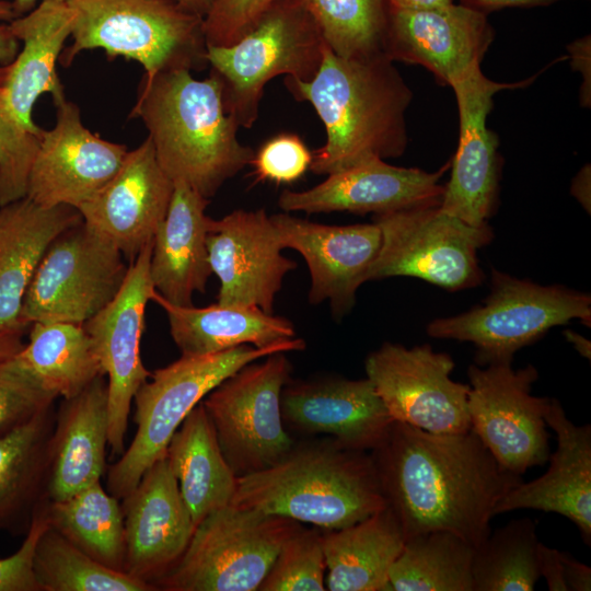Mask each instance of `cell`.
<instances>
[{"instance_id": "46", "label": "cell", "mask_w": 591, "mask_h": 591, "mask_svg": "<svg viewBox=\"0 0 591 591\" xmlns=\"http://www.w3.org/2000/svg\"><path fill=\"white\" fill-rule=\"evenodd\" d=\"M571 68L582 76V84L579 89L580 105L587 108L591 106V37L586 35L577 38L567 46Z\"/></svg>"}, {"instance_id": "49", "label": "cell", "mask_w": 591, "mask_h": 591, "mask_svg": "<svg viewBox=\"0 0 591 591\" xmlns=\"http://www.w3.org/2000/svg\"><path fill=\"white\" fill-rule=\"evenodd\" d=\"M27 326L0 327V362L15 356L24 346L23 334Z\"/></svg>"}, {"instance_id": "51", "label": "cell", "mask_w": 591, "mask_h": 591, "mask_svg": "<svg viewBox=\"0 0 591 591\" xmlns=\"http://www.w3.org/2000/svg\"><path fill=\"white\" fill-rule=\"evenodd\" d=\"M19 39L11 31L9 23L0 24V68L13 61L19 53Z\"/></svg>"}, {"instance_id": "8", "label": "cell", "mask_w": 591, "mask_h": 591, "mask_svg": "<svg viewBox=\"0 0 591 591\" xmlns=\"http://www.w3.org/2000/svg\"><path fill=\"white\" fill-rule=\"evenodd\" d=\"M571 320L590 326V294L561 286H541L494 268L490 292L483 304L430 322L427 334L472 343L478 366L511 363L518 350Z\"/></svg>"}, {"instance_id": "27", "label": "cell", "mask_w": 591, "mask_h": 591, "mask_svg": "<svg viewBox=\"0 0 591 591\" xmlns=\"http://www.w3.org/2000/svg\"><path fill=\"white\" fill-rule=\"evenodd\" d=\"M209 199L184 183H174L172 199L153 240L150 277L155 291L175 305H193L212 274L207 248Z\"/></svg>"}, {"instance_id": "56", "label": "cell", "mask_w": 591, "mask_h": 591, "mask_svg": "<svg viewBox=\"0 0 591 591\" xmlns=\"http://www.w3.org/2000/svg\"><path fill=\"white\" fill-rule=\"evenodd\" d=\"M37 0H13L12 7L16 16H21L36 7ZM42 1V0H40ZM56 1H67V0H56Z\"/></svg>"}, {"instance_id": "26", "label": "cell", "mask_w": 591, "mask_h": 591, "mask_svg": "<svg viewBox=\"0 0 591 591\" xmlns=\"http://www.w3.org/2000/svg\"><path fill=\"white\" fill-rule=\"evenodd\" d=\"M74 12L67 1L42 0L30 12L9 25L22 49L8 66L0 68V88L18 119L33 134L43 128L33 119L36 101L50 93L54 104L66 99L57 62L71 37Z\"/></svg>"}, {"instance_id": "54", "label": "cell", "mask_w": 591, "mask_h": 591, "mask_svg": "<svg viewBox=\"0 0 591 591\" xmlns=\"http://www.w3.org/2000/svg\"><path fill=\"white\" fill-rule=\"evenodd\" d=\"M565 336L568 341H570L575 349L584 358H588L590 360L591 357V343L590 340H587L583 336L572 332V331H566Z\"/></svg>"}, {"instance_id": "53", "label": "cell", "mask_w": 591, "mask_h": 591, "mask_svg": "<svg viewBox=\"0 0 591 591\" xmlns=\"http://www.w3.org/2000/svg\"><path fill=\"white\" fill-rule=\"evenodd\" d=\"M393 8L417 9L448 5L454 0H387Z\"/></svg>"}, {"instance_id": "10", "label": "cell", "mask_w": 591, "mask_h": 591, "mask_svg": "<svg viewBox=\"0 0 591 591\" xmlns=\"http://www.w3.org/2000/svg\"><path fill=\"white\" fill-rule=\"evenodd\" d=\"M439 206L374 215L382 240L366 281L414 277L451 291L484 281L477 251L491 242V228L471 225Z\"/></svg>"}, {"instance_id": "48", "label": "cell", "mask_w": 591, "mask_h": 591, "mask_svg": "<svg viewBox=\"0 0 591 591\" xmlns=\"http://www.w3.org/2000/svg\"><path fill=\"white\" fill-rule=\"evenodd\" d=\"M560 557L568 591H590L591 568L577 560L568 552H560Z\"/></svg>"}, {"instance_id": "20", "label": "cell", "mask_w": 591, "mask_h": 591, "mask_svg": "<svg viewBox=\"0 0 591 591\" xmlns=\"http://www.w3.org/2000/svg\"><path fill=\"white\" fill-rule=\"evenodd\" d=\"M270 219L281 247L296 250L308 264L310 303L327 300L337 318L350 312L356 292L380 251V228L374 222L322 224L288 213Z\"/></svg>"}, {"instance_id": "9", "label": "cell", "mask_w": 591, "mask_h": 591, "mask_svg": "<svg viewBox=\"0 0 591 591\" xmlns=\"http://www.w3.org/2000/svg\"><path fill=\"white\" fill-rule=\"evenodd\" d=\"M300 522L231 505L204 518L177 563L154 582L165 591H255Z\"/></svg>"}, {"instance_id": "25", "label": "cell", "mask_w": 591, "mask_h": 591, "mask_svg": "<svg viewBox=\"0 0 591 591\" xmlns=\"http://www.w3.org/2000/svg\"><path fill=\"white\" fill-rule=\"evenodd\" d=\"M545 421L556 433L557 448L541 477L520 482L498 502L495 514L518 509L554 512L570 520L591 544V427L576 426L559 401L551 398Z\"/></svg>"}, {"instance_id": "7", "label": "cell", "mask_w": 591, "mask_h": 591, "mask_svg": "<svg viewBox=\"0 0 591 591\" xmlns=\"http://www.w3.org/2000/svg\"><path fill=\"white\" fill-rule=\"evenodd\" d=\"M326 43L300 0L276 1L239 40L207 48L227 113L250 129L259 115L265 85L279 76L308 82L316 74Z\"/></svg>"}, {"instance_id": "37", "label": "cell", "mask_w": 591, "mask_h": 591, "mask_svg": "<svg viewBox=\"0 0 591 591\" xmlns=\"http://www.w3.org/2000/svg\"><path fill=\"white\" fill-rule=\"evenodd\" d=\"M536 523L514 519L474 547L473 591H532L540 579Z\"/></svg>"}, {"instance_id": "21", "label": "cell", "mask_w": 591, "mask_h": 591, "mask_svg": "<svg viewBox=\"0 0 591 591\" xmlns=\"http://www.w3.org/2000/svg\"><path fill=\"white\" fill-rule=\"evenodd\" d=\"M174 183L160 166L151 140L128 151L115 176L78 211L82 222L131 262L164 220Z\"/></svg>"}, {"instance_id": "5", "label": "cell", "mask_w": 591, "mask_h": 591, "mask_svg": "<svg viewBox=\"0 0 591 591\" xmlns=\"http://www.w3.org/2000/svg\"><path fill=\"white\" fill-rule=\"evenodd\" d=\"M74 12L72 43L59 61L68 67L84 50L139 62L144 80L164 71L208 67L202 16L176 0H67Z\"/></svg>"}, {"instance_id": "35", "label": "cell", "mask_w": 591, "mask_h": 591, "mask_svg": "<svg viewBox=\"0 0 591 591\" xmlns=\"http://www.w3.org/2000/svg\"><path fill=\"white\" fill-rule=\"evenodd\" d=\"M49 525L99 563L119 571L125 567L121 506L101 480L71 497L46 501Z\"/></svg>"}, {"instance_id": "40", "label": "cell", "mask_w": 591, "mask_h": 591, "mask_svg": "<svg viewBox=\"0 0 591 591\" xmlns=\"http://www.w3.org/2000/svg\"><path fill=\"white\" fill-rule=\"evenodd\" d=\"M325 557L321 533L300 526L282 544L260 591H323Z\"/></svg>"}, {"instance_id": "31", "label": "cell", "mask_w": 591, "mask_h": 591, "mask_svg": "<svg viewBox=\"0 0 591 591\" xmlns=\"http://www.w3.org/2000/svg\"><path fill=\"white\" fill-rule=\"evenodd\" d=\"M321 540L327 590H390V569L406 538L387 507L352 525L324 531Z\"/></svg>"}, {"instance_id": "32", "label": "cell", "mask_w": 591, "mask_h": 591, "mask_svg": "<svg viewBox=\"0 0 591 591\" xmlns=\"http://www.w3.org/2000/svg\"><path fill=\"white\" fill-rule=\"evenodd\" d=\"M165 455L195 526L231 503L237 476L221 452L201 402L174 432Z\"/></svg>"}, {"instance_id": "42", "label": "cell", "mask_w": 591, "mask_h": 591, "mask_svg": "<svg viewBox=\"0 0 591 591\" xmlns=\"http://www.w3.org/2000/svg\"><path fill=\"white\" fill-rule=\"evenodd\" d=\"M56 398L15 356L0 362V436L53 407Z\"/></svg>"}, {"instance_id": "28", "label": "cell", "mask_w": 591, "mask_h": 591, "mask_svg": "<svg viewBox=\"0 0 591 591\" xmlns=\"http://www.w3.org/2000/svg\"><path fill=\"white\" fill-rule=\"evenodd\" d=\"M108 440L107 383L95 379L56 414L50 440L47 501L63 500L100 482Z\"/></svg>"}, {"instance_id": "17", "label": "cell", "mask_w": 591, "mask_h": 591, "mask_svg": "<svg viewBox=\"0 0 591 591\" xmlns=\"http://www.w3.org/2000/svg\"><path fill=\"white\" fill-rule=\"evenodd\" d=\"M534 80L503 83L488 79L482 68L451 88L460 120L457 149L440 208L474 227L488 224L499 194V138L487 127L494 96L506 89L524 88Z\"/></svg>"}, {"instance_id": "23", "label": "cell", "mask_w": 591, "mask_h": 591, "mask_svg": "<svg viewBox=\"0 0 591 591\" xmlns=\"http://www.w3.org/2000/svg\"><path fill=\"white\" fill-rule=\"evenodd\" d=\"M121 511L124 571L153 586L181 558L196 528L165 454L123 498Z\"/></svg>"}, {"instance_id": "15", "label": "cell", "mask_w": 591, "mask_h": 591, "mask_svg": "<svg viewBox=\"0 0 591 591\" xmlns=\"http://www.w3.org/2000/svg\"><path fill=\"white\" fill-rule=\"evenodd\" d=\"M152 242L128 266L116 297L83 327L89 334L104 375H107V444L113 454L125 451L128 415L139 387L150 372L142 363L140 340L147 303L155 291L150 277Z\"/></svg>"}, {"instance_id": "38", "label": "cell", "mask_w": 591, "mask_h": 591, "mask_svg": "<svg viewBox=\"0 0 591 591\" xmlns=\"http://www.w3.org/2000/svg\"><path fill=\"white\" fill-rule=\"evenodd\" d=\"M33 570L40 591H152L153 586L112 569L50 525L39 536Z\"/></svg>"}, {"instance_id": "45", "label": "cell", "mask_w": 591, "mask_h": 591, "mask_svg": "<svg viewBox=\"0 0 591 591\" xmlns=\"http://www.w3.org/2000/svg\"><path fill=\"white\" fill-rule=\"evenodd\" d=\"M49 526L44 505L34 513L20 548L0 559V591H40L33 570L36 543Z\"/></svg>"}, {"instance_id": "33", "label": "cell", "mask_w": 591, "mask_h": 591, "mask_svg": "<svg viewBox=\"0 0 591 591\" xmlns=\"http://www.w3.org/2000/svg\"><path fill=\"white\" fill-rule=\"evenodd\" d=\"M53 407L0 436V530L26 533L46 499Z\"/></svg>"}, {"instance_id": "34", "label": "cell", "mask_w": 591, "mask_h": 591, "mask_svg": "<svg viewBox=\"0 0 591 591\" xmlns=\"http://www.w3.org/2000/svg\"><path fill=\"white\" fill-rule=\"evenodd\" d=\"M30 339L15 355L47 391L69 399L104 375L83 324L32 323Z\"/></svg>"}, {"instance_id": "13", "label": "cell", "mask_w": 591, "mask_h": 591, "mask_svg": "<svg viewBox=\"0 0 591 591\" xmlns=\"http://www.w3.org/2000/svg\"><path fill=\"white\" fill-rule=\"evenodd\" d=\"M467 410L471 430L499 466L521 476L549 457L545 415L549 397L531 394L535 367L511 363L471 364Z\"/></svg>"}, {"instance_id": "55", "label": "cell", "mask_w": 591, "mask_h": 591, "mask_svg": "<svg viewBox=\"0 0 591 591\" xmlns=\"http://www.w3.org/2000/svg\"><path fill=\"white\" fill-rule=\"evenodd\" d=\"M182 7L188 11L204 16L207 12L211 0H176Z\"/></svg>"}, {"instance_id": "44", "label": "cell", "mask_w": 591, "mask_h": 591, "mask_svg": "<svg viewBox=\"0 0 591 591\" xmlns=\"http://www.w3.org/2000/svg\"><path fill=\"white\" fill-rule=\"evenodd\" d=\"M278 0H211L202 16L208 46L228 47L248 32Z\"/></svg>"}, {"instance_id": "52", "label": "cell", "mask_w": 591, "mask_h": 591, "mask_svg": "<svg viewBox=\"0 0 591 591\" xmlns=\"http://www.w3.org/2000/svg\"><path fill=\"white\" fill-rule=\"evenodd\" d=\"M590 164H586L571 183L570 193L590 213Z\"/></svg>"}, {"instance_id": "43", "label": "cell", "mask_w": 591, "mask_h": 591, "mask_svg": "<svg viewBox=\"0 0 591 591\" xmlns=\"http://www.w3.org/2000/svg\"><path fill=\"white\" fill-rule=\"evenodd\" d=\"M312 158V152L297 134L283 132L264 142L254 153L251 165L257 181L291 184L310 170Z\"/></svg>"}, {"instance_id": "12", "label": "cell", "mask_w": 591, "mask_h": 591, "mask_svg": "<svg viewBox=\"0 0 591 591\" xmlns=\"http://www.w3.org/2000/svg\"><path fill=\"white\" fill-rule=\"evenodd\" d=\"M111 242L82 221L47 248L23 298L20 320L84 324L120 290L128 267Z\"/></svg>"}, {"instance_id": "6", "label": "cell", "mask_w": 591, "mask_h": 591, "mask_svg": "<svg viewBox=\"0 0 591 591\" xmlns=\"http://www.w3.org/2000/svg\"><path fill=\"white\" fill-rule=\"evenodd\" d=\"M303 349L305 341L299 337L265 348L241 345L210 355L182 356L155 370L134 397L137 431L128 449L108 468L107 491L118 500L129 494L143 473L165 454L190 410L228 376L268 355Z\"/></svg>"}, {"instance_id": "14", "label": "cell", "mask_w": 591, "mask_h": 591, "mask_svg": "<svg viewBox=\"0 0 591 591\" xmlns=\"http://www.w3.org/2000/svg\"><path fill=\"white\" fill-rule=\"evenodd\" d=\"M452 357L430 345L406 348L384 343L366 359L367 378L394 421L432 433L471 430L468 384L450 378Z\"/></svg>"}, {"instance_id": "4", "label": "cell", "mask_w": 591, "mask_h": 591, "mask_svg": "<svg viewBox=\"0 0 591 591\" xmlns=\"http://www.w3.org/2000/svg\"><path fill=\"white\" fill-rule=\"evenodd\" d=\"M231 506L339 530L386 508L367 451L335 440L296 445L279 462L239 476Z\"/></svg>"}, {"instance_id": "30", "label": "cell", "mask_w": 591, "mask_h": 591, "mask_svg": "<svg viewBox=\"0 0 591 591\" xmlns=\"http://www.w3.org/2000/svg\"><path fill=\"white\" fill-rule=\"evenodd\" d=\"M151 300L165 311L171 336L182 356L210 355L241 345L265 348L297 337L291 321L257 306H182L170 303L157 291Z\"/></svg>"}, {"instance_id": "29", "label": "cell", "mask_w": 591, "mask_h": 591, "mask_svg": "<svg viewBox=\"0 0 591 591\" xmlns=\"http://www.w3.org/2000/svg\"><path fill=\"white\" fill-rule=\"evenodd\" d=\"M81 221L76 208H46L28 197L0 207V327H28L20 313L33 275L54 240Z\"/></svg>"}, {"instance_id": "16", "label": "cell", "mask_w": 591, "mask_h": 591, "mask_svg": "<svg viewBox=\"0 0 591 591\" xmlns=\"http://www.w3.org/2000/svg\"><path fill=\"white\" fill-rule=\"evenodd\" d=\"M55 107L56 123L40 135L26 197L46 208L78 210L115 176L129 150L89 130L76 103L65 99Z\"/></svg>"}, {"instance_id": "11", "label": "cell", "mask_w": 591, "mask_h": 591, "mask_svg": "<svg viewBox=\"0 0 591 591\" xmlns=\"http://www.w3.org/2000/svg\"><path fill=\"white\" fill-rule=\"evenodd\" d=\"M252 361L223 380L201 401L221 452L239 476L279 462L294 447L281 415V391L290 380L286 352Z\"/></svg>"}, {"instance_id": "24", "label": "cell", "mask_w": 591, "mask_h": 591, "mask_svg": "<svg viewBox=\"0 0 591 591\" xmlns=\"http://www.w3.org/2000/svg\"><path fill=\"white\" fill-rule=\"evenodd\" d=\"M280 403L285 426L303 434H329L351 450L371 452L394 422L368 378L289 380Z\"/></svg>"}, {"instance_id": "18", "label": "cell", "mask_w": 591, "mask_h": 591, "mask_svg": "<svg viewBox=\"0 0 591 591\" xmlns=\"http://www.w3.org/2000/svg\"><path fill=\"white\" fill-rule=\"evenodd\" d=\"M494 37L486 13L463 3L391 7L383 51L393 61L422 66L451 88L480 68Z\"/></svg>"}, {"instance_id": "50", "label": "cell", "mask_w": 591, "mask_h": 591, "mask_svg": "<svg viewBox=\"0 0 591 591\" xmlns=\"http://www.w3.org/2000/svg\"><path fill=\"white\" fill-rule=\"evenodd\" d=\"M463 4L483 12L500 10L512 7L547 5L561 0H461Z\"/></svg>"}, {"instance_id": "1", "label": "cell", "mask_w": 591, "mask_h": 591, "mask_svg": "<svg viewBox=\"0 0 591 591\" xmlns=\"http://www.w3.org/2000/svg\"><path fill=\"white\" fill-rule=\"evenodd\" d=\"M370 453L405 538L449 531L475 547L491 532L498 502L522 482L499 466L472 430L432 433L394 421Z\"/></svg>"}, {"instance_id": "3", "label": "cell", "mask_w": 591, "mask_h": 591, "mask_svg": "<svg viewBox=\"0 0 591 591\" xmlns=\"http://www.w3.org/2000/svg\"><path fill=\"white\" fill-rule=\"evenodd\" d=\"M129 117L143 123L172 182L209 200L254 158L255 151L239 140L240 127L225 111L221 81L210 71L202 80L186 69L142 79Z\"/></svg>"}, {"instance_id": "47", "label": "cell", "mask_w": 591, "mask_h": 591, "mask_svg": "<svg viewBox=\"0 0 591 591\" xmlns=\"http://www.w3.org/2000/svg\"><path fill=\"white\" fill-rule=\"evenodd\" d=\"M540 576L545 578L549 591H568L564 579L560 552L543 543L538 544Z\"/></svg>"}, {"instance_id": "22", "label": "cell", "mask_w": 591, "mask_h": 591, "mask_svg": "<svg viewBox=\"0 0 591 591\" xmlns=\"http://www.w3.org/2000/svg\"><path fill=\"white\" fill-rule=\"evenodd\" d=\"M451 161L436 172L391 165L373 158L327 175L305 190H283L278 206L286 212L306 213L348 211L381 215L441 204L444 185L440 179Z\"/></svg>"}, {"instance_id": "2", "label": "cell", "mask_w": 591, "mask_h": 591, "mask_svg": "<svg viewBox=\"0 0 591 591\" xmlns=\"http://www.w3.org/2000/svg\"><path fill=\"white\" fill-rule=\"evenodd\" d=\"M285 85L297 101L312 105L325 127L313 173L329 175L373 158L404 154L413 91L385 54L345 58L325 45L314 78L285 77Z\"/></svg>"}, {"instance_id": "36", "label": "cell", "mask_w": 591, "mask_h": 591, "mask_svg": "<svg viewBox=\"0 0 591 591\" xmlns=\"http://www.w3.org/2000/svg\"><path fill=\"white\" fill-rule=\"evenodd\" d=\"M474 546L449 531H430L405 540L392 565L394 591H473Z\"/></svg>"}, {"instance_id": "57", "label": "cell", "mask_w": 591, "mask_h": 591, "mask_svg": "<svg viewBox=\"0 0 591 591\" xmlns=\"http://www.w3.org/2000/svg\"><path fill=\"white\" fill-rule=\"evenodd\" d=\"M15 18L18 16L13 10L12 2L0 0V21L9 23Z\"/></svg>"}, {"instance_id": "41", "label": "cell", "mask_w": 591, "mask_h": 591, "mask_svg": "<svg viewBox=\"0 0 591 591\" xmlns=\"http://www.w3.org/2000/svg\"><path fill=\"white\" fill-rule=\"evenodd\" d=\"M39 138L18 119L0 88V207L26 197Z\"/></svg>"}, {"instance_id": "19", "label": "cell", "mask_w": 591, "mask_h": 591, "mask_svg": "<svg viewBox=\"0 0 591 591\" xmlns=\"http://www.w3.org/2000/svg\"><path fill=\"white\" fill-rule=\"evenodd\" d=\"M207 248L212 274L220 280L217 303L273 313L282 280L297 263L281 254L265 209H236L221 219L209 218Z\"/></svg>"}, {"instance_id": "39", "label": "cell", "mask_w": 591, "mask_h": 591, "mask_svg": "<svg viewBox=\"0 0 591 591\" xmlns=\"http://www.w3.org/2000/svg\"><path fill=\"white\" fill-rule=\"evenodd\" d=\"M326 45L345 58L384 54L391 5L387 0H300Z\"/></svg>"}]
</instances>
